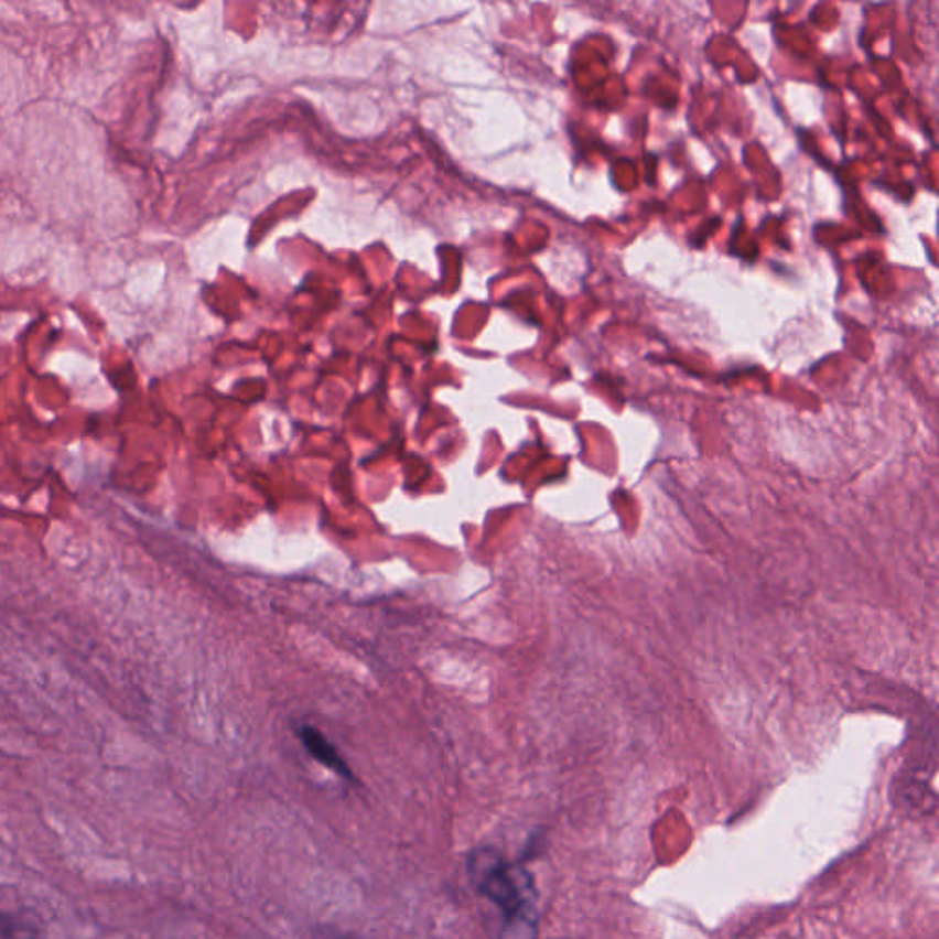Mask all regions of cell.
<instances>
[{
  "label": "cell",
  "instance_id": "1",
  "mask_svg": "<svg viewBox=\"0 0 939 939\" xmlns=\"http://www.w3.org/2000/svg\"><path fill=\"white\" fill-rule=\"evenodd\" d=\"M468 874L475 888L496 903L505 919L538 916L532 877L519 866H508L501 853L479 848L470 853Z\"/></svg>",
  "mask_w": 939,
  "mask_h": 939
},
{
  "label": "cell",
  "instance_id": "2",
  "mask_svg": "<svg viewBox=\"0 0 939 939\" xmlns=\"http://www.w3.org/2000/svg\"><path fill=\"white\" fill-rule=\"evenodd\" d=\"M300 737L312 758L317 759L320 764L334 770L345 780L355 781V775H353V770L345 762L344 756L338 753V748L334 747L333 743L328 742L327 737L323 736L322 732L314 726H301Z\"/></svg>",
  "mask_w": 939,
  "mask_h": 939
},
{
  "label": "cell",
  "instance_id": "3",
  "mask_svg": "<svg viewBox=\"0 0 939 939\" xmlns=\"http://www.w3.org/2000/svg\"><path fill=\"white\" fill-rule=\"evenodd\" d=\"M0 939H43V935L30 921L0 910Z\"/></svg>",
  "mask_w": 939,
  "mask_h": 939
},
{
  "label": "cell",
  "instance_id": "4",
  "mask_svg": "<svg viewBox=\"0 0 939 939\" xmlns=\"http://www.w3.org/2000/svg\"><path fill=\"white\" fill-rule=\"evenodd\" d=\"M323 939H364V938H358V936L334 935V932H328V935L325 936V938H323Z\"/></svg>",
  "mask_w": 939,
  "mask_h": 939
}]
</instances>
